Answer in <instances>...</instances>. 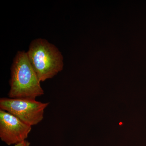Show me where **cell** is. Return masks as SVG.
I'll use <instances>...</instances> for the list:
<instances>
[{
    "mask_svg": "<svg viewBox=\"0 0 146 146\" xmlns=\"http://www.w3.org/2000/svg\"><path fill=\"white\" fill-rule=\"evenodd\" d=\"M9 98L35 100L44 91L36 73L29 61L27 52L19 51L11 65Z\"/></svg>",
    "mask_w": 146,
    "mask_h": 146,
    "instance_id": "obj_1",
    "label": "cell"
},
{
    "mask_svg": "<svg viewBox=\"0 0 146 146\" xmlns=\"http://www.w3.org/2000/svg\"><path fill=\"white\" fill-rule=\"evenodd\" d=\"M30 143L25 140L19 143L16 144L14 146H30Z\"/></svg>",
    "mask_w": 146,
    "mask_h": 146,
    "instance_id": "obj_5",
    "label": "cell"
},
{
    "mask_svg": "<svg viewBox=\"0 0 146 146\" xmlns=\"http://www.w3.org/2000/svg\"><path fill=\"white\" fill-rule=\"evenodd\" d=\"M31 129V126L0 110V138L7 145H15L25 141Z\"/></svg>",
    "mask_w": 146,
    "mask_h": 146,
    "instance_id": "obj_4",
    "label": "cell"
},
{
    "mask_svg": "<svg viewBox=\"0 0 146 146\" xmlns=\"http://www.w3.org/2000/svg\"><path fill=\"white\" fill-rule=\"evenodd\" d=\"M49 103L36 100L2 98L0 108L9 112L29 125H36L44 118V112Z\"/></svg>",
    "mask_w": 146,
    "mask_h": 146,
    "instance_id": "obj_3",
    "label": "cell"
},
{
    "mask_svg": "<svg viewBox=\"0 0 146 146\" xmlns=\"http://www.w3.org/2000/svg\"><path fill=\"white\" fill-rule=\"evenodd\" d=\"M32 67L40 82L51 78L63 70V57L54 45L46 39L32 41L27 52Z\"/></svg>",
    "mask_w": 146,
    "mask_h": 146,
    "instance_id": "obj_2",
    "label": "cell"
}]
</instances>
